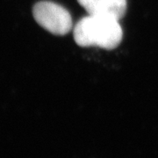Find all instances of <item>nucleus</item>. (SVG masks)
Masks as SVG:
<instances>
[{
  "label": "nucleus",
  "instance_id": "obj_1",
  "mask_svg": "<svg viewBox=\"0 0 158 158\" xmlns=\"http://www.w3.org/2000/svg\"><path fill=\"white\" fill-rule=\"evenodd\" d=\"M118 21L113 18L89 14L75 26L74 40L80 47L113 49L120 44L123 37V31Z\"/></svg>",
  "mask_w": 158,
  "mask_h": 158
},
{
  "label": "nucleus",
  "instance_id": "obj_2",
  "mask_svg": "<svg viewBox=\"0 0 158 158\" xmlns=\"http://www.w3.org/2000/svg\"><path fill=\"white\" fill-rule=\"evenodd\" d=\"M35 21L55 35H65L72 29V18L68 10L51 1L38 2L33 9Z\"/></svg>",
  "mask_w": 158,
  "mask_h": 158
},
{
  "label": "nucleus",
  "instance_id": "obj_3",
  "mask_svg": "<svg viewBox=\"0 0 158 158\" xmlns=\"http://www.w3.org/2000/svg\"><path fill=\"white\" fill-rule=\"evenodd\" d=\"M90 15H99L119 20L127 11V0H77Z\"/></svg>",
  "mask_w": 158,
  "mask_h": 158
}]
</instances>
